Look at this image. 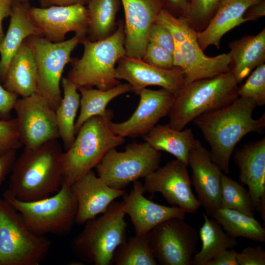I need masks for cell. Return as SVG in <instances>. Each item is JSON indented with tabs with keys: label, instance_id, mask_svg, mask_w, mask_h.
Here are the masks:
<instances>
[{
	"label": "cell",
	"instance_id": "6da1fadb",
	"mask_svg": "<svg viewBox=\"0 0 265 265\" xmlns=\"http://www.w3.org/2000/svg\"><path fill=\"white\" fill-rule=\"evenodd\" d=\"M256 106L252 100L238 97L230 104L193 120L210 146L212 161L226 174L230 172V159L238 143L247 134L265 128V113L253 118Z\"/></svg>",
	"mask_w": 265,
	"mask_h": 265
},
{
	"label": "cell",
	"instance_id": "7a4b0ae2",
	"mask_svg": "<svg viewBox=\"0 0 265 265\" xmlns=\"http://www.w3.org/2000/svg\"><path fill=\"white\" fill-rule=\"evenodd\" d=\"M62 153L57 139L36 149L25 147L14 161L7 190L24 202L38 200L57 192L62 184Z\"/></svg>",
	"mask_w": 265,
	"mask_h": 265
},
{
	"label": "cell",
	"instance_id": "3957f363",
	"mask_svg": "<svg viewBox=\"0 0 265 265\" xmlns=\"http://www.w3.org/2000/svg\"><path fill=\"white\" fill-rule=\"evenodd\" d=\"M113 116L109 109L106 115L93 116L83 124L70 147L62 154V185L71 186L95 168L108 151L125 142L110 127Z\"/></svg>",
	"mask_w": 265,
	"mask_h": 265
},
{
	"label": "cell",
	"instance_id": "277c9868",
	"mask_svg": "<svg viewBox=\"0 0 265 265\" xmlns=\"http://www.w3.org/2000/svg\"><path fill=\"white\" fill-rule=\"evenodd\" d=\"M238 84L230 71L185 85L168 114V125L181 130L199 116L230 104L238 97Z\"/></svg>",
	"mask_w": 265,
	"mask_h": 265
},
{
	"label": "cell",
	"instance_id": "5b68a950",
	"mask_svg": "<svg viewBox=\"0 0 265 265\" xmlns=\"http://www.w3.org/2000/svg\"><path fill=\"white\" fill-rule=\"evenodd\" d=\"M81 58H71L67 77L80 87L106 90L120 83L115 76V64L126 55L125 31L121 25L110 36L97 41L84 39Z\"/></svg>",
	"mask_w": 265,
	"mask_h": 265
},
{
	"label": "cell",
	"instance_id": "8992f818",
	"mask_svg": "<svg viewBox=\"0 0 265 265\" xmlns=\"http://www.w3.org/2000/svg\"><path fill=\"white\" fill-rule=\"evenodd\" d=\"M125 215L123 202L113 201L101 216L84 223L71 242L72 251L89 264H113L116 249L127 239Z\"/></svg>",
	"mask_w": 265,
	"mask_h": 265
},
{
	"label": "cell",
	"instance_id": "52a82bcc",
	"mask_svg": "<svg viewBox=\"0 0 265 265\" xmlns=\"http://www.w3.org/2000/svg\"><path fill=\"white\" fill-rule=\"evenodd\" d=\"M51 247L49 238L33 232L20 213L0 198V265H39Z\"/></svg>",
	"mask_w": 265,
	"mask_h": 265
},
{
	"label": "cell",
	"instance_id": "ba28073f",
	"mask_svg": "<svg viewBox=\"0 0 265 265\" xmlns=\"http://www.w3.org/2000/svg\"><path fill=\"white\" fill-rule=\"evenodd\" d=\"M2 197L37 234L64 235L70 232L76 223L78 205L69 186L63 185L53 195L34 201H20L7 189Z\"/></svg>",
	"mask_w": 265,
	"mask_h": 265
},
{
	"label": "cell",
	"instance_id": "9c48e42d",
	"mask_svg": "<svg viewBox=\"0 0 265 265\" xmlns=\"http://www.w3.org/2000/svg\"><path fill=\"white\" fill-rule=\"evenodd\" d=\"M84 37L75 34L68 40L58 43L38 35L26 39L36 66L35 93L43 97L54 111L62 97L60 84L64 69L71 61L72 52Z\"/></svg>",
	"mask_w": 265,
	"mask_h": 265
},
{
	"label": "cell",
	"instance_id": "30bf717a",
	"mask_svg": "<svg viewBox=\"0 0 265 265\" xmlns=\"http://www.w3.org/2000/svg\"><path fill=\"white\" fill-rule=\"evenodd\" d=\"M161 154L146 142L128 144L124 151H108L95 167L97 176L110 187L124 189L157 170Z\"/></svg>",
	"mask_w": 265,
	"mask_h": 265
},
{
	"label": "cell",
	"instance_id": "8fae6325",
	"mask_svg": "<svg viewBox=\"0 0 265 265\" xmlns=\"http://www.w3.org/2000/svg\"><path fill=\"white\" fill-rule=\"evenodd\" d=\"M148 238L158 265H191L199 236L185 219L175 217L156 226Z\"/></svg>",
	"mask_w": 265,
	"mask_h": 265
},
{
	"label": "cell",
	"instance_id": "7c38bea8",
	"mask_svg": "<svg viewBox=\"0 0 265 265\" xmlns=\"http://www.w3.org/2000/svg\"><path fill=\"white\" fill-rule=\"evenodd\" d=\"M13 109L25 147L36 149L59 138L55 111L38 94L18 98Z\"/></svg>",
	"mask_w": 265,
	"mask_h": 265
},
{
	"label": "cell",
	"instance_id": "4fadbf2b",
	"mask_svg": "<svg viewBox=\"0 0 265 265\" xmlns=\"http://www.w3.org/2000/svg\"><path fill=\"white\" fill-rule=\"evenodd\" d=\"M187 166L176 159L150 174L143 185L145 192L161 193L170 205L186 212H195L201 206L194 194Z\"/></svg>",
	"mask_w": 265,
	"mask_h": 265
},
{
	"label": "cell",
	"instance_id": "5bb4252c",
	"mask_svg": "<svg viewBox=\"0 0 265 265\" xmlns=\"http://www.w3.org/2000/svg\"><path fill=\"white\" fill-rule=\"evenodd\" d=\"M28 13L41 36L52 42L65 41L69 32L83 37L87 33L88 12L83 4L44 8L30 6Z\"/></svg>",
	"mask_w": 265,
	"mask_h": 265
},
{
	"label": "cell",
	"instance_id": "9a60e30c",
	"mask_svg": "<svg viewBox=\"0 0 265 265\" xmlns=\"http://www.w3.org/2000/svg\"><path fill=\"white\" fill-rule=\"evenodd\" d=\"M139 95L138 106L128 119L120 123L110 122V127L115 134L124 138L143 136L160 119L168 115L176 97L164 88L151 90L145 88Z\"/></svg>",
	"mask_w": 265,
	"mask_h": 265
},
{
	"label": "cell",
	"instance_id": "2e32d148",
	"mask_svg": "<svg viewBox=\"0 0 265 265\" xmlns=\"http://www.w3.org/2000/svg\"><path fill=\"white\" fill-rule=\"evenodd\" d=\"M118 61L115 68L116 79L128 81L137 95L147 86L156 85L176 96L185 85L184 73L180 68L161 69L142 59L126 55Z\"/></svg>",
	"mask_w": 265,
	"mask_h": 265
},
{
	"label": "cell",
	"instance_id": "e0dca14e",
	"mask_svg": "<svg viewBox=\"0 0 265 265\" xmlns=\"http://www.w3.org/2000/svg\"><path fill=\"white\" fill-rule=\"evenodd\" d=\"M188 166L191 170V185L200 205L211 215L220 207L223 172L212 161L210 151L198 140L189 152Z\"/></svg>",
	"mask_w": 265,
	"mask_h": 265
},
{
	"label": "cell",
	"instance_id": "ac0fdd59",
	"mask_svg": "<svg viewBox=\"0 0 265 265\" xmlns=\"http://www.w3.org/2000/svg\"><path fill=\"white\" fill-rule=\"evenodd\" d=\"M125 16L126 55L142 59L148 34L163 8L162 0H121Z\"/></svg>",
	"mask_w": 265,
	"mask_h": 265
},
{
	"label": "cell",
	"instance_id": "d6986e66",
	"mask_svg": "<svg viewBox=\"0 0 265 265\" xmlns=\"http://www.w3.org/2000/svg\"><path fill=\"white\" fill-rule=\"evenodd\" d=\"M129 194L123 196V209L134 226L135 235L148 234L162 222L171 218L185 219L186 212L180 208L160 205L146 198L143 184L134 181Z\"/></svg>",
	"mask_w": 265,
	"mask_h": 265
},
{
	"label": "cell",
	"instance_id": "ffe728a7",
	"mask_svg": "<svg viewBox=\"0 0 265 265\" xmlns=\"http://www.w3.org/2000/svg\"><path fill=\"white\" fill-rule=\"evenodd\" d=\"M70 187L77 202L76 223L79 225L104 213L113 201L126 193L125 190L109 186L92 170Z\"/></svg>",
	"mask_w": 265,
	"mask_h": 265
},
{
	"label": "cell",
	"instance_id": "44dd1931",
	"mask_svg": "<svg viewBox=\"0 0 265 265\" xmlns=\"http://www.w3.org/2000/svg\"><path fill=\"white\" fill-rule=\"evenodd\" d=\"M240 182L246 185L255 210L265 220V137L237 149L234 155Z\"/></svg>",
	"mask_w": 265,
	"mask_h": 265
},
{
	"label": "cell",
	"instance_id": "7402d4cb",
	"mask_svg": "<svg viewBox=\"0 0 265 265\" xmlns=\"http://www.w3.org/2000/svg\"><path fill=\"white\" fill-rule=\"evenodd\" d=\"M179 46L184 60L183 71L185 85L196 80L231 71L230 53L214 57L206 56L198 43L196 32L192 27Z\"/></svg>",
	"mask_w": 265,
	"mask_h": 265
},
{
	"label": "cell",
	"instance_id": "603a6c76",
	"mask_svg": "<svg viewBox=\"0 0 265 265\" xmlns=\"http://www.w3.org/2000/svg\"><path fill=\"white\" fill-rule=\"evenodd\" d=\"M30 6L28 1L13 0L7 31L0 42V81L2 83L11 59L23 41L31 36H41L29 16Z\"/></svg>",
	"mask_w": 265,
	"mask_h": 265
},
{
	"label": "cell",
	"instance_id": "cb8c5ba5",
	"mask_svg": "<svg viewBox=\"0 0 265 265\" xmlns=\"http://www.w3.org/2000/svg\"><path fill=\"white\" fill-rule=\"evenodd\" d=\"M262 0H222L206 28L196 32L202 50L210 45L219 48L222 36L235 27L247 22L244 15L252 5Z\"/></svg>",
	"mask_w": 265,
	"mask_h": 265
},
{
	"label": "cell",
	"instance_id": "d4e9b609",
	"mask_svg": "<svg viewBox=\"0 0 265 265\" xmlns=\"http://www.w3.org/2000/svg\"><path fill=\"white\" fill-rule=\"evenodd\" d=\"M36 83L34 56L25 39L11 59L2 85L18 96L25 97L35 93Z\"/></svg>",
	"mask_w": 265,
	"mask_h": 265
},
{
	"label": "cell",
	"instance_id": "484cf974",
	"mask_svg": "<svg viewBox=\"0 0 265 265\" xmlns=\"http://www.w3.org/2000/svg\"><path fill=\"white\" fill-rule=\"evenodd\" d=\"M233 73L238 83L265 60V29L256 35H247L229 44Z\"/></svg>",
	"mask_w": 265,
	"mask_h": 265
},
{
	"label": "cell",
	"instance_id": "4316f807",
	"mask_svg": "<svg viewBox=\"0 0 265 265\" xmlns=\"http://www.w3.org/2000/svg\"><path fill=\"white\" fill-rule=\"evenodd\" d=\"M143 138L156 150L173 155L187 167L189 152L196 140L191 129L178 130L168 124L156 125Z\"/></svg>",
	"mask_w": 265,
	"mask_h": 265
},
{
	"label": "cell",
	"instance_id": "83f0119b",
	"mask_svg": "<svg viewBox=\"0 0 265 265\" xmlns=\"http://www.w3.org/2000/svg\"><path fill=\"white\" fill-rule=\"evenodd\" d=\"M80 111L75 125V134L88 119L95 116H105L109 109L108 104L117 97L133 91L129 83H119L106 90L80 87Z\"/></svg>",
	"mask_w": 265,
	"mask_h": 265
},
{
	"label": "cell",
	"instance_id": "f1b7e54d",
	"mask_svg": "<svg viewBox=\"0 0 265 265\" xmlns=\"http://www.w3.org/2000/svg\"><path fill=\"white\" fill-rule=\"evenodd\" d=\"M203 216L204 222L198 233L202 247L194 255L193 265H206L219 252L238 244L236 238L230 236L214 219L210 218L206 213Z\"/></svg>",
	"mask_w": 265,
	"mask_h": 265
},
{
	"label": "cell",
	"instance_id": "f546056e",
	"mask_svg": "<svg viewBox=\"0 0 265 265\" xmlns=\"http://www.w3.org/2000/svg\"><path fill=\"white\" fill-rule=\"evenodd\" d=\"M61 84L63 96L55 110L58 130L64 148L68 150L75 139V118L80 105V94L76 85L67 78H62Z\"/></svg>",
	"mask_w": 265,
	"mask_h": 265
},
{
	"label": "cell",
	"instance_id": "4dcf8cb0",
	"mask_svg": "<svg viewBox=\"0 0 265 265\" xmlns=\"http://www.w3.org/2000/svg\"><path fill=\"white\" fill-rule=\"evenodd\" d=\"M211 216L231 237L264 242L265 229L254 216L232 209L219 208Z\"/></svg>",
	"mask_w": 265,
	"mask_h": 265
},
{
	"label": "cell",
	"instance_id": "1f68e13d",
	"mask_svg": "<svg viewBox=\"0 0 265 265\" xmlns=\"http://www.w3.org/2000/svg\"><path fill=\"white\" fill-rule=\"evenodd\" d=\"M118 7V0H90L87 7L90 41L106 37L114 26Z\"/></svg>",
	"mask_w": 265,
	"mask_h": 265
},
{
	"label": "cell",
	"instance_id": "d6a6232c",
	"mask_svg": "<svg viewBox=\"0 0 265 265\" xmlns=\"http://www.w3.org/2000/svg\"><path fill=\"white\" fill-rule=\"evenodd\" d=\"M148 234L135 235L120 244L114 254L113 263L116 265H158L149 243Z\"/></svg>",
	"mask_w": 265,
	"mask_h": 265
},
{
	"label": "cell",
	"instance_id": "836d02e7",
	"mask_svg": "<svg viewBox=\"0 0 265 265\" xmlns=\"http://www.w3.org/2000/svg\"><path fill=\"white\" fill-rule=\"evenodd\" d=\"M219 208L234 210L253 216L255 211L248 190L224 173Z\"/></svg>",
	"mask_w": 265,
	"mask_h": 265
},
{
	"label": "cell",
	"instance_id": "e575fe53",
	"mask_svg": "<svg viewBox=\"0 0 265 265\" xmlns=\"http://www.w3.org/2000/svg\"><path fill=\"white\" fill-rule=\"evenodd\" d=\"M238 97L248 98L257 106L265 104V64L257 66L248 78L238 89Z\"/></svg>",
	"mask_w": 265,
	"mask_h": 265
},
{
	"label": "cell",
	"instance_id": "d590c367",
	"mask_svg": "<svg viewBox=\"0 0 265 265\" xmlns=\"http://www.w3.org/2000/svg\"><path fill=\"white\" fill-rule=\"evenodd\" d=\"M155 23L167 29L171 34L174 42L179 45L186 39L188 31L192 27L184 17L175 18L164 8H162L158 14Z\"/></svg>",
	"mask_w": 265,
	"mask_h": 265
},
{
	"label": "cell",
	"instance_id": "8d00e7d4",
	"mask_svg": "<svg viewBox=\"0 0 265 265\" xmlns=\"http://www.w3.org/2000/svg\"><path fill=\"white\" fill-rule=\"evenodd\" d=\"M22 146L16 118L0 119V157Z\"/></svg>",
	"mask_w": 265,
	"mask_h": 265
},
{
	"label": "cell",
	"instance_id": "74e56055",
	"mask_svg": "<svg viewBox=\"0 0 265 265\" xmlns=\"http://www.w3.org/2000/svg\"><path fill=\"white\" fill-rule=\"evenodd\" d=\"M222 0H191L184 14L189 25L211 19Z\"/></svg>",
	"mask_w": 265,
	"mask_h": 265
},
{
	"label": "cell",
	"instance_id": "f35d334b",
	"mask_svg": "<svg viewBox=\"0 0 265 265\" xmlns=\"http://www.w3.org/2000/svg\"><path fill=\"white\" fill-rule=\"evenodd\" d=\"M142 59L147 63L161 69L174 68L172 53L153 43L149 42L147 44Z\"/></svg>",
	"mask_w": 265,
	"mask_h": 265
},
{
	"label": "cell",
	"instance_id": "ab89813d",
	"mask_svg": "<svg viewBox=\"0 0 265 265\" xmlns=\"http://www.w3.org/2000/svg\"><path fill=\"white\" fill-rule=\"evenodd\" d=\"M158 45L171 53L174 42L170 32L164 26L155 23L151 27L148 34V43Z\"/></svg>",
	"mask_w": 265,
	"mask_h": 265
},
{
	"label": "cell",
	"instance_id": "60d3db41",
	"mask_svg": "<svg viewBox=\"0 0 265 265\" xmlns=\"http://www.w3.org/2000/svg\"><path fill=\"white\" fill-rule=\"evenodd\" d=\"M238 265H265V250L260 245L247 246L237 252Z\"/></svg>",
	"mask_w": 265,
	"mask_h": 265
},
{
	"label": "cell",
	"instance_id": "b9f144b4",
	"mask_svg": "<svg viewBox=\"0 0 265 265\" xmlns=\"http://www.w3.org/2000/svg\"><path fill=\"white\" fill-rule=\"evenodd\" d=\"M18 98L17 95L7 90L0 81V119L11 118V111Z\"/></svg>",
	"mask_w": 265,
	"mask_h": 265
},
{
	"label": "cell",
	"instance_id": "7bdbcfd3",
	"mask_svg": "<svg viewBox=\"0 0 265 265\" xmlns=\"http://www.w3.org/2000/svg\"><path fill=\"white\" fill-rule=\"evenodd\" d=\"M237 253L233 248L225 249L211 259L206 265H238Z\"/></svg>",
	"mask_w": 265,
	"mask_h": 265
},
{
	"label": "cell",
	"instance_id": "ee69618b",
	"mask_svg": "<svg viewBox=\"0 0 265 265\" xmlns=\"http://www.w3.org/2000/svg\"><path fill=\"white\" fill-rule=\"evenodd\" d=\"M16 159V150H12L0 157V187L7 175L11 172Z\"/></svg>",
	"mask_w": 265,
	"mask_h": 265
},
{
	"label": "cell",
	"instance_id": "f6af8a7d",
	"mask_svg": "<svg viewBox=\"0 0 265 265\" xmlns=\"http://www.w3.org/2000/svg\"><path fill=\"white\" fill-rule=\"evenodd\" d=\"M265 14V0H262L249 7L244 13V18L247 21H253L264 16Z\"/></svg>",
	"mask_w": 265,
	"mask_h": 265
},
{
	"label": "cell",
	"instance_id": "bcb514c9",
	"mask_svg": "<svg viewBox=\"0 0 265 265\" xmlns=\"http://www.w3.org/2000/svg\"><path fill=\"white\" fill-rule=\"evenodd\" d=\"M14 0H0V42L5 34L2 27L3 20L10 16Z\"/></svg>",
	"mask_w": 265,
	"mask_h": 265
},
{
	"label": "cell",
	"instance_id": "7dc6e473",
	"mask_svg": "<svg viewBox=\"0 0 265 265\" xmlns=\"http://www.w3.org/2000/svg\"><path fill=\"white\" fill-rule=\"evenodd\" d=\"M41 7L52 6H67L77 3L84 4L90 0H38Z\"/></svg>",
	"mask_w": 265,
	"mask_h": 265
},
{
	"label": "cell",
	"instance_id": "c3c4849f",
	"mask_svg": "<svg viewBox=\"0 0 265 265\" xmlns=\"http://www.w3.org/2000/svg\"><path fill=\"white\" fill-rule=\"evenodd\" d=\"M191 0H162L163 7L165 5L181 11L183 14L186 11Z\"/></svg>",
	"mask_w": 265,
	"mask_h": 265
},
{
	"label": "cell",
	"instance_id": "681fc988",
	"mask_svg": "<svg viewBox=\"0 0 265 265\" xmlns=\"http://www.w3.org/2000/svg\"><path fill=\"white\" fill-rule=\"evenodd\" d=\"M172 55L174 67L180 68L183 70L184 63L182 54L179 45L175 42H174V46Z\"/></svg>",
	"mask_w": 265,
	"mask_h": 265
},
{
	"label": "cell",
	"instance_id": "f907efd6",
	"mask_svg": "<svg viewBox=\"0 0 265 265\" xmlns=\"http://www.w3.org/2000/svg\"><path fill=\"white\" fill-rule=\"evenodd\" d=\"M21 1H28L29 0H20Z\"/></svg>",
	"mask_w": 265,
	"mask_h": 265
}]
</instances>
